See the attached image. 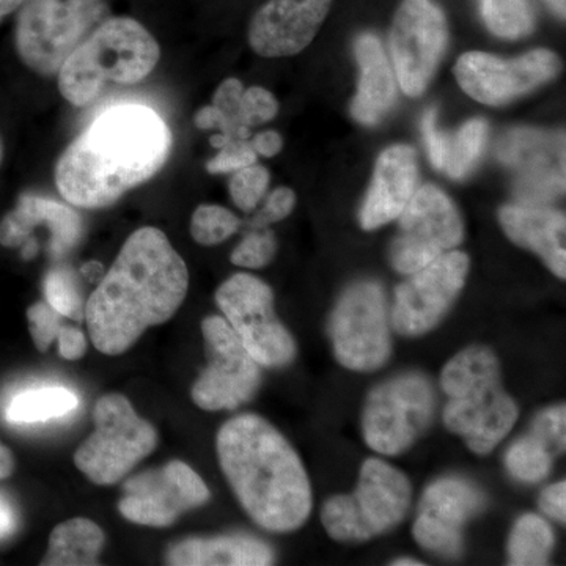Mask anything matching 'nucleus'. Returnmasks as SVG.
Returning a JSON list of instances; mask_svg holds the SVG:
<instances>
[{"mask_svg":"<svg viewBox=\"0 0 566 566\" xmlns=\"http://www.w3.org/2000/svg\"><path fill=\"white\" fill-rule=\"evenodd\" d=\"M188 290V266L169 238L155 227L136 230L85 303L92 344L120 356L148 327L169 322Z\"/></svg>","mask_w":566,"mask_h":566,"instance_id":"f257e3e1","label":"nucleus"},{"mask_svg":"<svg viewBox=\"0 0 566 566\" xmlns=\"http://www.w3.org/2000/svg\"><path fill=\"white\" fill-rule=\"evenodd\" d=\"M170 148L172 134L158 112L145 104H114L63 151L55 185L74 207H109L155 177Z\"/></svg>","mask_w":566,"mask_h":566,"instance_id":"f03ea898","label":"nucleus"},{"mask_svg":"<svg viewBox=\"0 0 566 566\" xmlns=\"http://www.w3.org/2000/svg\"><path fill=\"white\" fill-rule=\"evenodd\" d=\"M219 464L245 513L270 532H293L312 512V488L303 461L266 420H229L218 439Z\"/></svg>","mask_w":566,"mask_h":566,"instance_id":"7ed1b4c3","label":"nucleus"},{"mask_svg":"<svg viewBox=\"0 0 566 566\" xmlns=\"http://www.w3.org/2000/svg\"><path fill=\"white\" fill-rule=\"evenodd\" d=\"M444 423L476 455L493 452L515 427L520 409L505 392L497 357L486 346H469L446 365Z\"/></svg>","mask_w":566,"mask_h":566,"instance_id":"20e7f679","label":"nucleus"},{"mask_svg":"<svg viewBox=\"0 0 566 566\" xmlns=\"http://www.w3.org/2000/svg\"><path fill=\"white\" fill-rule=\"evenodd\" d=\"M161 59L158 41L133 18H107L66 59L59 91L73 106L95 103L109 85L144 81Z\"/></svg>","mask_w":566,"mask_h":566,"instance_id":"39448f33","label":"nucleus"},{"mask_svg":"<svg viewBox=\"0 0 566 566\" xmlns=\"http://www.w3.org/2000/svg\"><path fill=\"white\" fill-rule=\"evenodd\" d=\"M107 18L106 0H25L17 24L18 54L40 76H55Z\"/></svg>","mask_w":566,"mask_h":566,"instance_id":"423d86ee","label":"nucleus"},{"mask_svg":"<svg viewBox=\"0 0 566 566\" xmlns=\"http://www.w3.org/2000/svg\"><path fill=\"white\" fill-rule=\"evenodd\" d=\"M411 483L386 461H365L356 491L323 506L327 534L338 542H367L400 524L411 504Z\"/></svg>","mask_w":566,"mask_h":566,"instance_id":"0eeeda50","label":"nucleus"},{"mask_svg":"<svg viewBox=\"0 0 566 566\" xmlns=\"http://www.w3.org/2000/svg\"><path fill=\"white\" fill-rule=\"evenodd\" d=\"M93 422L95 431L74 453V464L95 485L120 482L158 446L155 427L137 416L120 394H107L96 401Z\"/></svg>","mask_w":566,"mask_h":566,"instance_id":"6e6552de","label":"nucleus"},{"mask_svg":"<svg viewBox=\"0 0 566 566\" xmlns=\"http://www.w3.org/2000/svg\"><path fill=\"white\" fill-rule=\"evenodd\" d=\"M436 395L419 374L397 376L368 395L363 417L365 442L386 457L403 453L433 419Z\"/></svg>","mask_w":566,"mask_h":566,"instance_id":"1a4fd4ad","label":"nucleus"},{"mask_svg":"<svg viewBox=\"0 0 566 566\" xmlns=\"http://www.w3.org/2000/svg\"><path fill=\"white\" fill-rule=\"evenodd\" d=\"M223 318L262 367L292 364L296 344L275 316L273 290L251 274H234L216 292Z\"/></svg>","mask_w":566,"mask_h":566,"instance_id":"9d476101","label":"nucleus"},{"mask_svg":"<svg viewBox=\"0 0 566 566\" xmlns=\"http://www.w3.org/2000/svg\"><path fill=\"white\" fill-rule=\"evenodd\" d=\"M335 357L354 371L382 367L392 352L386 296L376 282L354 283L340 297L329 322Z\"/></svg>","mask_w":566,"mask_h":566,"instance_id":"9b49d317","label":"nucleus"},{"mask_svg":"<svg viewBox=\"0 0 566 566\" xmlns=\"http://www.w3.org/2000/svg\"><path fill=\"white\" fill-rule=\"evenodd\" d=\"M208 365L193 382V403L205 411H233L252 400L262 382V370L222 316L202 322Z\"/></svg>","mask_w":566,"mask_h":566,"instance_id":"f8f14e48","label":"nucleus"},{"mask_svg":"<svg viewBox=\"0 0 566 566\" xmlns=\"http://www.w3.org/2000/svg\"><path fill=\"white\" fill-rule=\"evenodd\" d=\"M398 218L401 232L390 249V262L398 273L415 274L463 240L455 205L436 186L412 193Z\"/></svg>","mask_w":566,"mask_h":566,"instance_id":"ddd939ff","label":"nucleus"},{"mask_svg":"<svg viewBox=\"0 0 566 566\" xmlns=\"http://www.w3.org/2000/svg\"><path fill=\"white\" fill-rule=\"evenodd\" d=\"M447 46L444 13L433 0H405L390 31L395 73L406 95H422Z\"/></svg>","mask_w":566,"mask_h":566,"instance_id":"4468645a","label":"nucleus"},{"mask_svg":"<svg viewBox=\"0 0 566 566\" xmlns=\"http://www.w3.org/2000/svg\"><path fill=\"white\" fill-rule=\"evenodd\" d=\"M469 256L449 251L428 263L395 292L392 326L406 337L434 329L464 286Z\"/></svg>","mask_w":566,"mask_h":566,"instance_id":"2eb2a0df","label":"nucleus"},{"mask_svg":"<svg viewBox=\"0 0 566 566\" xmlns=\"http://www.w3.org/2000/svg\"><path fill=\"white\" fill-rule=\"evenodd\" d=\"M210 497V490L191 465L175 460L129 479L118 510L134 524L167 527L182 513L207 504Z\"/></svg>","mask_w":566,"mask_h":566,"instance_id":"dca6fc26","label":"nucleus"},{"mask_svg":"<svg viewBox=\"0 0 566 566\" xmlns=\"http://www.w3.org/2000/svg\"><path fill=\"white\" fill-rule=\"evenodd\" d=\"M558 70L557 55L546 50L531 51L513 61L485 52H468L458 59L455 76L471 98L499 106L546 84Z\"/></svg>","mask_w":566,"mask_h":566,"instance_id":"f3484780","label":"nucleus"},{"mask_svg":"<svg viewBox=\"0 0 566 566\" xmlns=\"http://www.w3.org/2000/svg\"><path fill=\"white\" fill-rule=\"evenodd\" d=\"M497 156L515 172V193L521 203L543 205L564 193V133L515 129L501 140Z\"/></svg>","mask_w":566,"mask_h":566,"instance_id":"a211bd4d","label":"nucleus"},{"mask_svg":"<svg viewBox=\"0 0 566 566\" xmlns=\"http://www.w3.org/2000/svg\"><path fill=\"white\" fill-rule=\"evenodd\" d=\"M485 495L479 488L458 476H446L427 488L415 524L416 542L442 557L460 554L463 527L482 512Z\"/></svg>","mask_w":566,"mask_h":566,"instance_id":"6ab92c4d","label":"nucleus"},{"mask_svg":"<svg viewBox=\"0 0 566 566\" xmlns=\"http://www.w3.org/2000/svg\"><path fill=\"white\" fill-rule=\"evenodd\" d=\"M333 0H268L249 28V43L263 57H290L315 39Z\"/></svg>","mask_w":566,"mask_h":566,"instance_id":"aec40b11","label":"nucleus"},{"mask_svg":"<svg viewBox=\"0 0 566 566\" xmlns=\"http://www.w3.org/2000/svg\"><path fill=\"white\" fill-rule=\"evenodd\" d=\"M36 229L50 233V252L61 259L80 244L84 226L81 216L46 197L22 193L17 208L0 222V244L21 248L24 260H32V237Z\"/></svg>","mask_w":566,"mask_h":566,"instance_id":"412c9836","label":"nucleus"},{"mask_svg":"<svg viewBox=\"0 0 566 566\" xmlns=\"http://www.w3.org/2000/svg\"><path fill=\"white\" fill-rule=\"evenodd\" d=\"M417 155L408 145H395L379 156L374 181L367 193L360 226L375 230L395 221L416 192Z\"/></svg>","mask_w":566,"mask_h":566,"instance_id":"4be33fe9","label":"nucleus"},{"mask_svg":"<svg viewBox=\"0 0 566 566\" xmlns=\"http://www.w3.org/2000/svg\"><path fill=\"white\" fill-rule=\"evenodd\" d=\"M506 237L542 256L557 277H566V219L543 205H506L499 212Z\"/></svg>","mask_w":566,"mask_h":566,"instance_id":"5701e85b","label":"nucleus"},{"mask_svg":"<svg viewBox=\"0 0 566 566\" xmlns=\"http://www.w3.org/2000/svg\"><path fill=\"white\" fill-rule=\"evenodd\" d=\"M356 57L360 81L352 104L353 117L364 125H376L392 109L397 98L392 66L381 41L371 33H364L356 40Z\"/></svg>","mask_w":566,"mask_h":566,"instance_id":"b1692460","label":"nucleus"},{"mask_svg":"<svg viewBox=\"0 0 566 566\" xmlns=\"http://www.w3.org/2000/svg\"><path fill=\"white\" fill-rule=\"evenodd\" d=\"M274 562L266 543L251 536L189 538L167 553V564L175 566H264Z\"/></svg>","mask_w":566,"mask_h":566,"instance_id":"393cba45","label":"nucleus"},{"mask_svg":"<svg viewBox=\"0 0 566 566\" xmlns=\"http://www.w3.org/2000/svg\"><path fill=\"white\" fill-rule=\"evenodd\" d=\"M104 532L85 517H74L59 524L50 536L44 566L96 565L104 546Z\"/></svg>","mask_w":566,"mask_h":566,"instance_id":"a878e982","label":"nucleus"},{"mask_svg":"<svg viewBox=\"0 0 566 566\" xmlns=\"http://www.w3.org/2000/svg\"><path fill=\"white\" fill-rule=\"evenodd\" d=\"M80 398L65 387H40L14 395L6 408L7 422L32 424L48 422L73 412Z\"/></svg>","mask_w":566,"mask_h":566,"instance_id":"bb28decb","label":"nucleus"},{"mask_svg":"<svg viewBox=\"0 0 566 566\" xmlns=\"http://www.w3.org/2000/svg\"><path fill=\"white\" fill-rule=\"evenodd\" d=\"M554 547V532L543 517L521 516L513 527L509 542L510 564L516 566H538L549 562Z\"/></svg>","mask_w":566,"mask_h":566,"instance_id":"cd10ccee","label":"nucleus"},{"mask_svg":"<svg viewBox=\"0 0 566 566\" xmlns=\"http://www.w3.org/2000/svg\"><path fill=\"white\" fill-rule=\"evenodd\" d=\"M486 28L501 39L516 40L534 31L528 0H479Z\"/></svg>","mask_w":566,"mask_h":566,"instance_id":"c85d7f7f","label":"nucleus"},{"mask_svg":"<svg viewBox=\"0 0 566 566\" xmlns=\"http://www.w3.org/2000/svg\"><path fill=\"white\" fill-rule=\"evenodd\" d=\"M556 453L534 434L517 439L505 453V465L510 474L524 483L542 482L549 475Z\"/></svg>","mask_w":566,"mask_h":566,"instance_id":"c756f323","label":"nucleus"},{"mask_svg":"<svg viewBox=\"0 0 566 566\" xmlns=\"http://www.w3.org/2000/svg\"><path fill=\"white\" fill-rule=\"evenodd\" d=\"M488 125L483 120H471L461 126L452 140L449 139L444 170L452 178H464L474 169L486 145Z\"/></svg>","mask_w":566,"mask_h":566,"instance_id":"7c9ffc66","label":"nucleus"},{"mask_svg":"<svg viewBox=\"0 0 566 566\" xmlns=\"http://www.w3.org/2000/svg\"><path fill=\"white\" fill-rule=\"evenodd\" d=\"M44 294H46V303L59 314L73 322H84V297L73 271L66 268L51 270L44 279Z\"/></svg>","mask_w":566,"mask_h":566,"instance_id":"2f4dec72","label":"nucleus"},{"mask_svg":"<svg viewBox=\"0 0 566 566\" xmlns=\"http://www.w3.org/2000/svg\"><path fill=\"white\" fill-rule=\"evenodd\" d=\"M241 222L232 211L219 205H200L191 219V234L202 245L221 244L238 232Z\"/></svg>","mask_w":566,"mask_h":566,"instance_id":"473e14b6","label":"nucleus"},{"mask_svg":"<svg viewBox=\"0 0 566 566\" xmlns=\"http://www.w3.org/2000/svg\"><path fill=\"white\" fill-rule=\"evenodd\" d=\"M270 186V172L259 164L244 167L233 174L230 180V197L240 210H255Z\"/></svg>","mask_w":566,"mask_h":566,"instance_id":"72a5a7b5","label":"nucleus"},{"mask_svg":"<svg viewBox=\"0 0 566 566\" xmlns=\"http://www.w3.org/2000/svg\"><path fill=\"white\" fill-rule=\"evenodd\" d=\"M275 249H277V243H275L273 232L255 229V232L249 233L234 249L230 259L237 266L259 270V268L271 263L275 255Z\"/></svg>","mask_w":566,"mask_h":566,"instance_id":"f704fd0d","label":"nucleus"},{"mask_svg":"<svg viewBox=\"0 0 566 566\" xmlns=\"http://www.w3.org/2000/svg\"><path fill=\"white\" fill-rule=\"evenodd\" d=\"M62 316L46 301H40L28 308L29 329L39 352L50 349L52 342L57 340L63 331Z\"/></svg>","mask_w":566,"mask_h":566,"instance_id":"c9c22d12","label":"nucleus"},{"mask_svg":"<svg viewBox=\"0 0 566 566\" xmlns=\"http://www.w3.org/2000/svg\"><path fill=\"white\" fill-rule=\"evenodd\" d=\"M277 112V99L266 88L251 87L243 92L241 118H243L244 125L249 126V128L273 120Z\"/></svg>","mask_w":566,"mask_h":566,"instance_id":"e433bc0d","label":"nucleus"},{"mask_svg":"<svg viewBox=\"0 0 566 566\" xmlns=\"http://www.w3.org/2000/svg\"><path fill=\"white\" fill-rule=\"evenodd\" d=\"M255 161L256 153L253 151L251 142L234 140L219 148L218 155L208 161L207 170L212 175L234 174Z\"/></svg>","mask_w":566,"mask_h":566,"instance_id":"4c0bfd02","label":"nucleus"},{"mask_svg":"<svg viewBox=\"0 0 566 566\" xmlns=\"http://www.w3.org/2000/svg\"><path fill=\"white\" fill-rule=\"evenodd\" d=\"M565 430L566 411L565 406L560 405L546 409L536 417L531 433L539 441L545 442L554 453H560L565 450Z\"/></svg>","mask_w":566,"mask_h":566,"instance_id":"58836bf2","label":"nucleus"},{"mask_svg":"<svg viewBox=\"0 0 566 566\" xmlns=\"http://www.w3.org/2000/svg\"><path fill=\"white\" fill-rule=\"evenodd\" d=\"M296 203V196L290 188H279L268 197L262 211L252 219V227L264 229L271 223L281 222L290 212L293 211Z\"/></svg>","mask_w":566,"mask_h":566,"instance_id":"ea45409f","label":"nucleus"},{"mask_svg":"<svg viewBox=\"0 0 566 566\" xmlns=\"http://www.w3.org/2000/svg\"><path fill=\"white\" fill-rule=\"evenodd\" d=\"M422 133L431 164H433L436 169H444L449 137L439 132L438 125H436L434 109L427 111V114L423 115Z\"/></svg>","mask_w":566,"mask_h":566,"instance_id":"a19ab883","label":"nucleus"},{"mask_svg":"<svg viewBox=\"0 0 566 566\" xmlns=\"http://www.w3.org/2000/svg\"><path fill=\"white\" fill-rule=\"evenodd\" d=\"M539 509L545 515L553 517L558 523H565L566 520V483H554L546 488L539 497Z\"/></svg>","mask_w":566,"mask_h":566,"instance_id":"79ce46f5","label":"nucleus"},{"mask_svg":"<svg viewBox=\"0 0 566 566\" xmlns=\"http://www.w3.org/2000/svg\"><path fill=\"white\" fill-rule=\"evenodd\" d=\"M59 354L66 360H77L87 352V338L77 327L65 326L57 338Z\"/></svg>","mask_w":566,"mask_h":566,"instance_id":"37998d69","label":"nucleus"},{"mask_svg":"<svg viewBox=\"0 0 566 566\" xmlns=\"http://www.w3.org/2000/svg\"><path fill=\"white\" fill-rule=\"evenodd\" d=\"M253 151L256 156H264V158H273L279 155L283 147L281 134L275 132H264L256 134L251 142Z\"/></svg>","mask_w":566,"mask_h":566,"instance_id":"c03bdc74","label":"nucleus"},{"mask_svg":"<svg viewBox=\"0 0 566 566\" xmlns=\"http://www.w3.org/2000/svg\"><path fill=\"white\" fill-rule=\"evenodd\" d=\"M18 513L7 495L0 493V539L9 538L17 532Z\"/></svg>","mask_w":566,"mask_h":566,"instance_id":"a18cd8bd","label":"nucleus"},{"mask_svg":"<svg viewBox=\"0 0 566 566\" xmlns=\"http://www.w3.org/2000/svg\"><path fill=\"white\" fill-rule=\"evenodd\" d=\"M14 471V458L13 453L7 449L6 446L0 442V480L7 479L13 474Z\"/></svg>","mask_w":566,"mask_h":566,"instance_id":"49530a36","label":"nucleus"},{"mask_svg":"<svg viewBox=\"0 0 566 566\" xmlns=\"http://www.w3.org/2000/svg\"><path fill=\"white\" fill-rule=\"evenodd\" d=\"M82 274L88 279V281H102L103 279V266L99 263H87L82 266Z\"/></svg>","mask_w":566,"mask_h":566,"instance_id":"de8ad7c7","label":"nucleus"},{"mask_svg":"<svg viewBox=\"0 0 566 566\" xmlns=\"http://www.w3.org/2000/svg\"><path fill=\"white\" fill-rule=\"evenodd\" d=\"M25 0H0V21L24 6Z\"/></svg>","mask_w":566,"mask_h":566,"instance_id":"09e8293b","label":"nucleus"},{"mask_svg":"<svg viewBox=\"0 0 566 566\" xmlns=\"http://www.w3.org/2000/svg\"><path fill=\"white\" fill-rule=\"evenodd\" d=\"M547 6L551 7V10L554 11V13L557 14V17H560L562 20L565 18V0H545Z\"/></svg>","mask_w":566,"mask_h":566,"instance_id":"8fccbe9b","label":"nucleus"},{"mask_svg":"<svg viewBox=\"0 0 566 566\" xmlns=\"http://www.w3.org/2000/svg\"><path fill=\"white\" fill-rule=\"evenodd\" d=\"M395 566H420L423 565L422 562L415 560V558H398V560H395Z\"/></svg>","mask_w":566,"mask_h":566,"instance_id":"3c124183","label":"nucleus"},{"mask_svg":"<svg viewBox=\"0 0 566 566\" xmlns=\"http://www.w3.org/2000/svg\"><path fill=\"white\" fill-rule=\"evenodd\" d=\"M0 159H2V147H0Z\"/></svg>","mask_w":566,"mask_h":566,"instance_id":"603ef678","label":"nucleus"}]
</instances>
